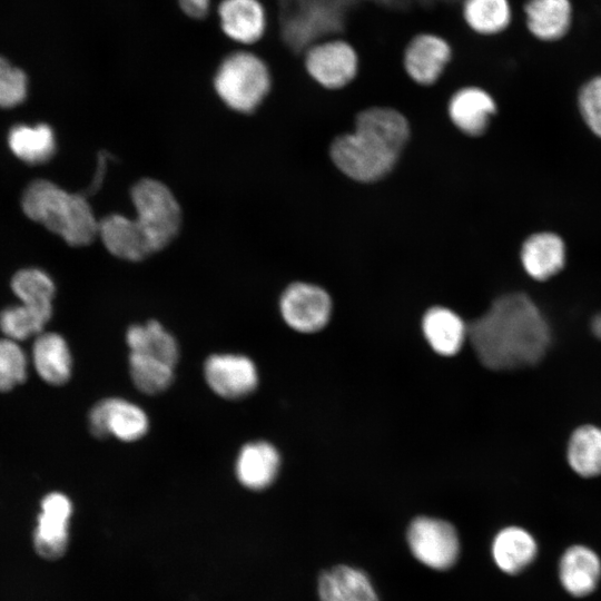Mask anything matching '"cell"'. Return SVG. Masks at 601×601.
<instances>
[{
	"label": "cell",
	"mask_w": 601,
	"mask_h": 601,
	"mask_svg": "<svg viewBox=\"0 0 601 601\" xmlns=\"http://www.w3.org/2000/svg\"><path fill=\"white\" fill-rule=\"evenodd\" d=\"M175 366L145 354H129V373L135 386L145 394H158L170 386Z\"/></svg>",
	"instance_id": "4dcf8cb0"
},
{
	"label": "cell",
	"mask_w": 601,
	"mask_h": 601,
	"mask_svg": "<svg viewBox=\"0 0 601 601\" xmlns=\"http://www.w3.org/2000/svg\"><path fill=\"white\" fill-rule=\"evenodd\" d=\"M496 112L495 98L480 86H464L457 89L449 101V115L452 122L471 137L485 134Z\"/></svg>",
	"instance_id": "5bb4252c"
},
{
	"label": "cell",
	"mask_w": 601,
	"mask_h": 601,
	"mask_svg": "<svg viewBox=\"0 0 601 601\" xmlns=\"http://www.w3.org/2000/svg\"><path fill=\"white\" fill-rule=\"evenodd\" d=\"M126 343L130 353L152 356L173 366L179 358L175 337L157 321L130 326L126 333Z\"/></svg>",
	"instance_id": "83f0119b"
},
{
	"label": "cell",
	"mask_w": 601,
	"mask_h": 601,
	"mask_svg": "<svg viewBox=\"0 0 601 601\" xmlns=\"http://www.w3.org/2000/svg\"><path fill=\"white\" fill-rule=\"evenodd\" d=\"M574 106L584 129L601 141V72L590 76L579 86Z\"/></svg>",
	"instance_id": "1f68e13d"
},
{
	"label": "cell",
	"mask_w": 601,
	"mask_h": 601,
	"mask_svg": "<svg viewBox=\"0 0 601 601\" xmlns=\"http://www.w3.org/2000/svg\"><path fill=\"white\" fill-rule=\"evenodd\" d=\"M11 289L21 304L52 312L56 286L45 270L35 267L18 270L11 279Z\"/></svg>",
	"instance_id": "f1b7e54d"
},
{
	"label": "cell",
	"mask_w": 601,
	"mask_h": 601,
	"mask_svg": "<svg viewBox=\"0 0 601 601\" xmlns=\"http://www.w3.org/2000/svg\"><path fill=\"white\" fill-rule=\"evenodd\" d=\"M208 386L219 396L228 400L245 397L258 384V373L254 362L238 354H214L204 365Z\"/></svg>",
	"instance_id": "4fadbf2b"
},
{
	"label": "cell",
	"mask_w": 601,
	"mask_h": 601,
	"mask_svg": "<svg viewBox=\"0 0 601 601\" xmlns=\"http://www.w3.org/2000/svg\"><path fill=\"white\" fill-rule=\"evenodd\" d=\"M532 305L525 294L509 293L495 299L481 317L467 325V339L484 366L506 370L525 362V316Z\"/></svg>",
	"instance_id": "6da1fadb"
},
{
	"label": "cell",
	"mask_w": 601,
	"mask_h": 601,
	"mask_svg": "<svg viewBox=\"0 0 601 601\" xmlns=\"http://www.w3.org/2000/svg\"><path fill=\"white\" fill-rule=\"evenodd\" d=\"M454 53V42L446 35L425 29L407 39L401 51V62L413 82L432 86L451 65Z\"/></svg>",
	"instance_id": "52a82bcc"
},
{
	"label": "cell",
	"mask_w": 601,
	"mask_h": 601,
	"mask_svg": "<svg viewBox=\"0 0 601 601\" xmlns=\"http://www.w3.org/2000/svg\"><path fill=\"white\" fill-rule=\"evenodd\" d=\"M98 236L107 250L118 258L138 262L150 255L131 218L125 215L111 214L99 220Z\"/></svg>",
	"instance_id": "4316f807"
},
{
	"label": "cell",
	"mask_w": 601,
	"mask_h": 601,
	"mask_svg": "<svg viewBox=\"0 0 601 601\" xmlns=\"http://www.w3.org/2000/svg\"><path fill=\"white\" fill-rule=\"evenodd\" d=\"M306 73L321 87L336 90L352 83L361 68V52L344 36H331L311 45L303 53Z\"/></svg>",
	"instance_id": "5b68a950"
},
{
	"label": "cell",
	"mask_w": 601,
	"mask_h": 601,
	"mask_svg": "<svg viewBox=\"0 0 601 601\" xmlns=\"http://www.w3.org/2000/svg\"><path fill=\"white\" fill-rule=\"evenodd\" d=\"M28 95L26 73L0 56V108L21 105Z\"/></svg>",
	"instance_id": "836d02e7"
},
{
	"label": "cell",
	"mask_w": 601,
	"mask_h": 601,
	"mask_svg": "<svg viewBox=\"0 0 601 601\" xmlns=\"http://www.w3.org/2000/svg\"><path fill=\"white\" fill-rule=\"evenodd\" d=\"M21 208L29 219L43 225L68 245L86 246L98 236L99 220L86 197L48 179L27 185Z\"/></svg>",
	"instance_id": "7a4b0ae2"
},
{
	"label": "cell",
	"mask_w": 601,
	"mask_h": 601,
	"mask_svg": "<svg viewBox=\"0 0 601 601\" xmlns=\"http://www.w3.org/2000/svg\"><path fill=\"white\" fill-rule=\"evenodd\" d=\"M51 315L52 312L20 303L0 313V329L7 338L16 342L24 341L41 334Z\"/></svg>",
	"instance_id": "f546056e"
},
{
	"label": "cell",
	"mask_w": 601,
	"mask_h": 601,
	"mask_svg": "<svg viewBox=\"0 0 601 601\" xmlns=\"http://www.w3.org/2000/svg\"><path fill=\"white\" fill-rule=\"evenodd\" d=\"M539 545L530 531L510 525L494 536L491 553L495 565L506 574H519L536 559Z\"/></svg>",
	"instance_id": "ac0fdd59"
},
{
	"label": "cell",
	"mask_w": 601,
	"mask_h": 601,
	"mask_svg": "<svg viewBox=\"0 0 601 601\" xmlns=\"http://www.w3.org/2000/svg\"><path fill=\"white\" fill-rule=\"evenodd\" d=\"M181 9L189 17L204 18L209 10L210 0H178Z\"/></svg>",
	"instance_id": "e575fe53"
},
{
	"label": "cell",
	"mask_w": 601,
	"mask_h": 601,
	"mask_svg": "<svg viewBox=\"0 0 601 601\" xmlns=\"http://www.w3.org/2000/svg\"><path fill=\"white\" fill-rule=\"evenodd\" d=\"M422 331L431 348L442 356L457 354L467 338V325L461 316L443 306L424 314Z\"/></svg>",
	"instance_id": "7402d4cb"
},
{
	"label": "cell",
	"mask_w": 601,
	"mask_h": 601,
	"mask_svg": "<svg viewBox=\"0 0 601 601\" xmlns=\"http://www.w3.org/2000/svg\"><path fill=\"white\" fill-rule=\"evenodd\" d=\"M27 356L18 342L0 338V392H7L27 378Z\"/></svg>",
	"instance_id": "d6a6232c"
},
{
	"label": "cell",
	"mask_w": 601,
	"mask_h": 601,
	"mask_svg": "<svg viewBox=\"0 0 601 601\" xmlns=\"http://www.w3.org/2000/svg\"><path fill=\"white\" fill-rule=\"evenodd\" d=\"M71 354L65 338L53 332L36 336L32 362L38 375L48 384L62 385L71 375Z\"/></svg>",
	"instance_id": "cb8c5ba5"
},
{
	"label": "cell",
	"mask_w": 601,
	"mask_h": 601,
	"mask_svg": "<svg viewBox=\"0 0 601 601\" xmlns=\"http://www.w3.org/2000/svg\"><path fill=\"white\" fill-rule=\"evenodd\" d=\"M354 130L397 154L401 152L410 136L406 118L397 110L387 107H372L361 111L355 119Z\"/></svg>",
	"instance_id": "603a6c76"
},
{
	"label": "cell",
	"mask_w": 601,
	"mask_h": 601,
	"mask_svg": "<svg viewBox=\"0 0 601 601\" xmlns=\"http://www.w3.org/2000/svg\"><path fill=\"white\" fill-rule=\"evenodd\" d=\"M279 311L284 322L290 328L311 334L327 325L332 315V299L324 288L296 282L283 292Z\"/></svg>",
	"instance_id": "30bf717a"
},
{
	"label": "cell",
	"mask_w": 601,
	"mask_h": 601,
	"mask_svg": "<svg viewBox=\"0 0 601 601\" xmlns=\"http://www.w3.org/2000/svg\"><path fill=\"white\" fill-rule=\"evenodd\" d=\"M280 455L265 441L247 443L238 453L235 471L239 483L254 491L264 490L277 477Z\"/></svg>",
	"instance_id": "d6986e66"
},
{
	"label": "cell",
	"mask_w": 601,
	"mask_h": 601,
	"mask_svg": "<svg viewBox=\"0 0 601 601\" xmlns=\"http://www.w3.org/2000/svg\"><path fill=\"white\" fill-rule=\"evenodd\" d=\"M136 216L134 227L149 254L161 250L177 235L181 224L180 206L171 190L162 183L144 178L131 188Z\"/></svg>",
	"instance_id": "3957f363"
},
{
	"label": "cell",
	"mask_w": 601,
	"mask_h": 601,
	"mask_svg": "<svg viewBox=\"0 0 601 601\" xmlns=\"http://www.w3.org/2000/svg\"><path fill=\"white\" fill-rule=\"evenodd\" d=\"M319 601H378L368 577L359 569L339 564L318 578Z\"/></svg>",
	"instance_id": "44dd1931"
},
{
	"label": "cell",
	"mask_w": 601,
	"mask_h": 601,
	"mask_svg": "<svg viewBox=\"0 0 601 601\" xmlns=\"http://www.w3.org/2000/svg\"><path fill=\"white\" fill-rule=\"evenodd\" d=\"M10 151L22 162L41 165L51 159L57 149L56 135L47 124H18L7 135Z\"/></svg>",
	"instance_id": "484cf974"
},
{
	"label": "cell",
	"mask_w": 601,
	"mask_h": 601,
	"mask_svg": "<svg viewBox=\"0 0 601 601\" xmlns=\"http://www.w3.org/2000/svg\"><path fill=\"white\" fill-rule=\"evenodd\" d=\"M218 16L225 35L240 43L259 41L267 29V12L259 0H223Z\"/></svg>",
	"instance_id": "2e32d148"
},
{
	"label": "cell",
	"mask_w": 601,
	"mask_h": 601,
	"mask_svg": "<svg viewBox=\"0 0 601 601\" xmlns=\"http://www.w3.org/2000/svg\"><path fill=\"white\" fill-rule=\"evenodd\" d=\"M407 543L414 558L434 570H447L460 554V539L455 528L447 521L415 518L408 525Z\"/></svg>",
	"instance_id": "9c48e42d"
},
{
	"label": "cell",
	"mask_w": 601,
	"mask_h": 601,
	"mask_svg": "<svg viewBox=\"0 0 601 601\" xmlns=\"http://www.w3.org/2000/svg\"><path fill=\"white\" fill-rule=\"evenodd\" d=\"M148 424L138 405L118 397L101 400L89 413L90 432L99 439L112 435L125 442L137 441L147 433Z\"/></svg>",
	"instance_id": "8fae6325"
},
{
	"label": "cell",
	"mask_w": 601,
	"mask_h": 601,
	"mask_svg": "<svg viewBox=\"0 0 601 601\" xmlns=\"http://www.w3.org/2000/svg\"><path fill=\"white\" fill-rule=\"evenodd\" d=\"M270 86L268 66L260 57L248 51L227 56L214 79L219 98L239 112L254 111L269 92Z\"/></svg>",
	"instance_id": "277c9868"
},
{
	"label": "cell",
	"mask_w": 601,
	"mask_h": 601,
	"mask_svg": "<svg viewBox=\"0 0 601 601\" xmlns=\"http://www.w3.org/2000/svg\"><path fill=\"white\" fill-rule=\"evenodd\" d=\"M558 577L565 592L577 598L587 597L601 580V559L587 545H571L559 560Z\"/></svg>",
	"instance_id": "9a60e30c"
},
{
	"label": "cell",
	"mask_w": 601,
	"mask_h": 601,
	"mask_svg": "<svg viewBox=\"0 0 601 601\" xmlns=\"http://www.w3.org/2000/svg\"><path fill=\"white\" fill-rule=\"evenodd\" d=\"M71 514L72 503L66 494L51 492L42 499L33 532L35 550L41 558L56 560L65 554Z\"/></svg>",
	"instance_id": "7c38bea8"
},
{
	"label": "cell",
	"mask_w": 601,
	"mask_h": 601,
	"mask_svg": "<svg viewBox=\"0 0 601 601\" xmlns=\"http://www.w3.org/2000/svg\"><path fill=\"white\" fill-rule=\"evenodd\" d=\"M564 459L577 476H601V425L593 422L575 425L566 436Z\"/></svg>",
	"instance_id": "e0dca14e"
},
{
	"label": "cell",
	"mask_w": 601,
	"mask_h": 601,
	"mask_svg": "<svg viewBox=\"0 0 601 601\" xmlns=\"http://www.w3.org/2000/svg\"><path fill=\"white\" fill-rule=\"evenodd\" d=\"M525 23L533 37L556 41L565 36L572 21L570 0H529L524 6Z\"/></svg>",
	"instance_id": "d4e9b609"
},
{
	"label": "cell",
	"mask_w": 601,
	"mask_h": 601,
	"mask_svg": "<svg viewBox=\"0 0 601 601\" xmlns=\"http://www.w3.org/2000/svg\"><path fill=\"white\" fill-rule=\"evenodd\" d=\"M459 17L469 35L493 38L509 29L513 11L510 0H461Z\"/></svg>",
	"instance_id": "ffe728a7"
},
{
	"label": "cell",
	"mask_w": 601,
	"mask_h": 601,
	"mask_svg": "<svg viewBox=\"0 0 601 601\" xmlns=\"http://www.w3.org/2000/svg\"><path fill=\"white\" fill-rule=\"evenodd\" d=\"M334 165L347 177L372 183L388 174L398 158L397 152L357 131L341 135L331 145Z\"/></svg>",
	"instance_id": "8992f818"
},
{
	"label": "cell",
	"mask_w": 601,
	"mask_h": 601,
	"mask_svg": "<svg viewBox=\"0 0 601 601\" xmlns=\"http://www.w3.org/2000/svg\"><path fill=\"white\" fill-rule=\"evenodd\" d=\"M569 244L555 228L530 230L521 240L518 258L524 275L532 282L545 284L560 276L569 264Z\"/></svg>",
	"instance_id": "ba28073f"
}]
</instances>
